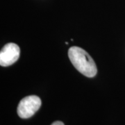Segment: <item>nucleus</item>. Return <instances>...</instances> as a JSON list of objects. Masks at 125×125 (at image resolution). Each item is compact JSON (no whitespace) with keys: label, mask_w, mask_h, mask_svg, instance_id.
<instances>
[{"label":"nucleus","mask_w":125,"mask_h":125,"mask_svg":"<svg viewBox=\"0 0 125 125\" xmlns=\"http://www.w3.org/2000/svg\"><path fill=\"white\" fill-rule=\"evenodd\" d=\"M41 99L36 95H30L23 98L18 104V114L20 117L27 119L33 116L41 106Z\"/></svg>","instance_id":"nucleus-2"},{"label":"nucleus","mask_w":125,"mask_h":125,"mask_svg":"<svg viewBox=\"0 0 125 125\" xmlns=\"http://www.w3.org/2000/svg\"><path fill=\"white\" fill-rule=\"evenodd\" d=\"M51 125H64V124L61 121H56V122H53Z\"/></svg>","instance_id":"nucleus-4"},{"label":"nucleus","mask_w":125,"mask_h":125,"mask_svg":"<svg viewBox=\"0 0 125 125\" xmlns=\"http://www.w3.org/2000/svg\"><path fill=\"white\" fill-rule=\"evenodd\" d=\"M68 56L78 71L87 77H93L97 72L94 60L89 54L79 47H72L68 50Z\"/></svg>","instance_id":"nucleus-1"},{"label":"nucleus","mask_w":125,"mask_h":125,"mask_svg":"<svg viewBox=\"0 0 125 125\" xmlns=\"http://www.w3.org/2000/svg\"><path fill=\"white\" fill-rule=\"evenodd\" d=\"M20 55V49L15 43H8L4 46L0 52V65L7 67L13 65L18 60Z\"/></svg>","instance_id":"nucleus-3"}]
</instances>
